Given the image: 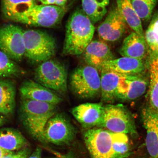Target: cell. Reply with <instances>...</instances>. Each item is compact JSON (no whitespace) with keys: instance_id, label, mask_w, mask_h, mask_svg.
Listing matches in <instances>:
<instances>
[{"instance_id":"cell-1","label":"cell","mask_w":158,"mask_h":158,"mask_svg":"<svg viewBox=\"0 0 158 158\" xmlns=\"http://www.w3.org/2000/svg\"><path fill=\"white\" fill-rule=\"evenodd\" d=\"M84 139L91 158H127L131 154V144L126 134L96 127L85 131Z\"/></svg>"},{"instance_id":"cell-2","label":"cell","mask_w":158,"mask_h":158,"mask_svg":"<svg viewBox=\"0 0 158 158\" xmlns=\"http://www.w3.org/2000/svg\"><path fill=\"white\" fill-rule=\"evenodd\" d=\"M94 24L80 9L74 11L68 19L62 53L65 55H79L92 41Z\"/></svg>"},{"instance_id":"cell-3","label":"cell","mask_w":158,"mask_h":158,"mask_svg":"<svg viewBox=\"0 0 158 158\" xmlns=\"http://www.w3.org/2000/svg\"><path fill=\"white\" fill-rule=\"evenodd\" d=\"M56 106L22 99L19 109L20 118L26 129L35 139L43 142L45 126L50 118L56 114Z\"/></svg>"},{"instance_id":"cell-4","label":"cell","mask_w":158,"mask_h":158,"mask_svg":"<svg viewBox=\"0 0 158 158\" xmlns=\"http://www.w3.org/2000/svg\"><path fill=\"white\" fill-rule=\"evenodd\" d=\"M25 56L33 63H40L52 58L56 52L55 39L48 33L38 30L23 31Z\"/></svg>"},{"instance_id":"cell-5","label":"cell","mask_w":158,"mask_h":158,"mask_svg":"<svg viewBox=\"0 0 158 158\" xmlns=\"http://www.w3.org/2000/svg\"><path fill=\"white\" fill-rule=\"evenodd\" d=\"M98 72L88 65L75 69L70 78V86L74 94L83 99L94 98L100 94L101 78Z\"/></svg>"},{"instance_id":"cell-6","label":"cell","mask_w":158,"mask_h":158,"mask_svg":"<svg viewBox=\"0 0 158 158\" xmlns=\"http://www.w3.org/2000/svg\"><path fill=\"white\" fill-rule=\"evenodd\" d=\"M115 133L135 135L137 134L132 114L123 105H104L103 115L99 127Z\"/></svg>"},{"instance_id":"cell-7","label":"cell","mask_w":158,"mask_h":158,"mask_svg":"<svg viewBox=\"0 0 158 158\" xmlns=\"http://www.w3.org/2000/svg\"><path fill=\"white\" fill-rule=\"evenodd\" d=\"M67 70L64 65L51 59L41 63L34 73L35 82L61 94L67 91Z\"/></svg>"},{"instance_id":"cell-8","label":"cell","mask_w":158,"mask_h":158,"mask_svg":"<svg viewBox=\"0 0 158 158\" xmlns=\"http://www.w3.org/2000/svg\"><path fill=\"white\" fill-rule=\"evenodd\" d=\"M66 11L64 6L37 5L13 21L31 26L50 28L60 23Z\"/></svg>"},{"instance_id":"cell-9","label":"cell","mask_w":158,"mask_h":158,"mask_svg":"<svg viewBox=\"0 0 158 158\" xmlns=\"http://www.w3.org/2000/svg\"><path fill=\"white\" fill-rule=\"evenodd\" d=\"M76 135V129L68 118L64 114H55L45 126L43 142L58 146L68 145Z\"/></svg>"},{"instance_id":"cell-10","label":"cell","mask_w":158,"mask_h":158,"mask_svg":"<svg viewBox=\"0 0 158 158\" xmlns=\"http://www.w3.org/2000/svg\"><path fill=\"white\" fill-rule=\"evenodd\" d=\"M23 30L17 25L5 24L0 27V49L9 58L19 62L25 56Z\"/></svg>"},{"instance_id":"cell-11","label":"cell","mask_w":158,"mask_h":158,"mask_svg":"<svg viewBox=\"0 0 158 158\" xmlns=\"http://www.w3.org/2000/svg\"><path fill=\"white\" fill-rule=\"evenodd\" d=\"M127 26L117 7H114L110 10L105 19L99 26V36L102 40L114 42L123 36Z\"/></svg>"},{"instance_id":"cell-12","label":"cell","mask_w":158,"mask_h":158,"mask_svg":"<svg viewBox=\"0 0 158 158\" xmlns=\"http://www.w3.org/2000/svg\"><path fill=\"white\" fill-rule=\"evenodd\" d=\"M148 86L147 79L141 74L123 75L118 83L116 99L135 100L145 94Z\"/></svg>"},{"instance_id":"cell-13","label":"cell","mask_w":158,"mask_h":158,"mask_svg":"<svg viewBox=\"0 0 158 158\" xmlns=\"http://www.w3.org/2000/svg\"><path fill=\"white\" fill-rule=\"evenodd\" d=\"M104 105L101 103H87L79 105L71 110L77 121L83 127H99L102 121Z\"/></svg>"},{"instance_id":"cell-14","label":"cell","mask_w":158,"mask_h":158,"mask_svg":"<svg viewBox=\"0 0 158 158\" xmlns=\"http://www.w3.org/2000/svg\"><path fill=\"white\" fill-rule=\"evenodd\" d=\"M52 91L31 80L25 81L19 89L22 99L57 105L62 102V99Z\"/></svg>"},{"instance_id":"cell-15","label":"cell","mask_w":158,"mask_h":158,"mask_svg":"<svg viewBox=\"0 0 158 158\" xmlns=\"http://www.w3.org/2000/svg\"><path fill=\"white\" fill-rule=\"evenodd\" d=\"M142 119L147 131L145 144L150 158H158V114L149 107L144 109Z\"/></svg>"},{"instance_id":"cell-16","label":"cell","mask_w":158,"mask_h":158,"mask_svg":"<svg viewBox=\"0 0 158 158\" xmlns=\"http://www.w3.org/2000/svg\"><path fill=\"white\" fill-rule=\"evenodd\" d=\"M83 54L86 64L100 72L105 62L114 59L109 47L104 41H101L92 40Z\"/></svg>"},{"instance_id":"cell-17","label":"cell","mask_w":158,"mask_h":158,"mask_svg":"<svg viewBox=\"0 0 158 158\" xmlns=\"http://www.w3.org/2000/svg\"><path fill=\"white\" fill-rule=\"evenodd\" d=\"M146 66L143 60L122 57L105 62L102 70L104 69L124 75L138 74L143 73Z\"/></svg>"},{"instance_id":"cell-18","label":"cell","mask_w":158,"mask_h":158,"mask_svg":"<svg viewBox=\"0 0 158 158\" xmlns=\"http://www.w3.org/2000/svg\"><path fill=\"white\" fill-rule=\"evenodd\" d=\"M148 51L145 37L133 31L124 40L119 53L122 57L143 60L147 58Z\"/></svg>"},{"instance_id":"cell-19","label":"cell","mask_w":158,"mask_h":158,"mask_svg":"<svg viewBox=\"0 0 158 158\" xmlns=\"http://www.w3.org/2000/svg\"><path fill=\"white\" fill-rule=\"evenodd\" d=\"M100 72L101 101L102 102L110 104L116 100L118 83L123 75L104 69Z\"/></svg>"},{"instance_id":"cell-20","label":"cell","mask_w":158,"mask_h":158,"mask_svg":"<svg viewBox=\"0 0 158 158\" xmlns=\"http://www.w3.org/2000/svg\"><path fill=\"white\" fill-rule=\"evenodd\" d=\"M28 141L18 130L12 128L0 129V147L10 152L27 147Z\"/></svg>"},{"instance_id":"cell-21","label":"cell","mask_w":158,"mask_h":158,"mask_svg":"<svg viewBox=\"0 0 158 158\" xmlns=\"http://www.w3.org/2000/svg\"><path fill=\"white\" fill-rule=\"evenodd\" d=\"M16 90L14 83L8 80H0V114L8 115L14 111Z\"/></svg>"},{"instance_id":"cell-22","label":"cell","mask_w":158,"mask_h":158,"mask_svg":"<svg viewBox=\"0 0 158 158\" xmlns=\"http://www.w3.org/2000/svg\"><path fill=\"white\" fill-rule=\"evenodd\" d=\"M36 5L37 0H1L2 15L12 21Z\"/></svg>"},{"instance_id":"cell-23","label":"cell","mask_w":158,"mask_h":158,"mask_svg":"<svg viewBox=\"0 0 158 158\" xmlns=\"http://www.w3.org/2000/svg\"><path fill=\"white\" fill-rule=\"evenodd\" d=\"M149 72V107L158 114V55H148Z\"/></svg>"},{"instance_id":"cell-24","label":"cell","mask_w":158,"mask_h":158,"mask_svg":"<svg viewBox=\"0 0 158 158\" xmlns=\"http://www.w3.org/2000/svg\"><path fill=\"white\" fill-rule=\"evenodd\" d=\"M117 7L127 25L141 36L145 37L141 20L136 13L130 0H116Z\"/></svg>"},{"instance_id":"cell-25","label":"cell","mask_w":158,"mask_h":158,"mask_svg":"<svg viewBox=\"0 0 158 158\" xmlns=\"http://www.w3.org/2000/svg\"><path fill=\"white\" fill-rule=\"evenodd\" d=\"M23 73V70L15 61L0 50V78L17 77Z\"/></svg>"},{"instance_id":"cell-26","label":"cell","mask_w":158,"mask_h":158,"mask_svg":"<svg viewBox=\"0 0 158 158\" xmlns=\"http://www.w3.org/2000/svg\"><path fill=\"white\" fill-rule=\"evenodd\" d=\"M144 35L148 47V52L158 55V12L152 17Z\"/></svg>"},{"instance_id":"cell-27","label":"cell","mask_w":158,"mask_h":158,"mask_svg":"<svg viewBox=\"0 0 158 158\" xmlns=\"http://www.w3.org/2000/svg\"><path fill=\"white\" fill-rule=\"evenodd\" d=\"M82 5L83 11L93 24L101 20L107 13L106 7L95 0H82Z\"/></svg>"},{"instance_id":"cell-28","label":"cell","mask_w":158,"mask_h":158,"mask_svg":"<svg viewBox=\"0 0 158 158\" xmlns=\"http://www.w3.org/2000/svg\"><path fill=\"white\" fill-rule=\"evenodd\" d=\"M130 1L141 20L147 21L151 19L157 0H130Z\"/></svg>"},{"instance_id":"cell-29","label":"cell","mask_w":158,"mask_h":158,"mask_svg":"<svg viewBox=\"0 0 158 158\" xmlns=\"http://www.w3.org/2000/svg\"><path fill=\"white\" fill-rule=\"evenodd\" d=\"M30 154V149L26 147L16 152H11L2 158H28Z\"/></svg>"},{"instance_id":"cell-30","label":"cell","mask_w":158,"mask_h":158,"mask_svg":"<svg viewBox=\"0 0 158 158\" xmlns=\"http://www.w3.org/2000/svg\"><path fill=\"white\" fill-rule=\"evenodd\" d=\"M42 149L39 147H37L35 151L28 158H41Z\"/></svg>"},{"instance_id":"cell-31","label":"cell","mask_w":158,"mask_h":158,"mask_svg":"<svg viewBox=\"0 0 158 158\" xmlns=\"http://www.w3.org/2000/svg\"><path fill=\"white\" fill-rule=\"evenodd\" d=\"M43 5H55L56 0H39Z\"/></svg>"},{"instance_id":"cell-32","label":"cell","mask_w":158,"mask_h":158,"mask_svg":"<svg viewBox=\"0 0 158 158\" xmlns=\"http://www.w3.org/2000/svg\"><path fill=\"white\" fill-rule=\"evenodd\" d=\"M97 3L101 5L106 7L109 3L110 0H95Z\"/></svg>"},{"instance_id":"cell-33","label":"cell","mask_w":158,"mask_h":158,"mask_svg":"<svg viewBox=\"0 0 158 158\" xmlns=\"http://www.w3.org/2000/svg\"><path fill=\"white\" fill-rule=\"evenodd\" d=\"M11 152L6 151L0 147V158H2L5 156L7 155Z\"/></svg>"},{"instance_id":"cell-34","label":"cell","mask_w":158,"mask_h":158,"mask_svg":"<svg viewBox=\"0 0 158 158\" xmlns=\"http://www.w3.org/2000/svg\"><path fill=\"white\" fill-rule=\"evenodd\" d=\"M50 158H76L71 153H68L65 154V155H62L59 156L58 157H54Z\"/></svg>"},{"instance_id":"cell-35","label":"cell","mask_w":158,"mask_h":158,"mask_svg":"<svg viewBox=\"0 0 158 158\" xmlns=\"http://www.w3.org/2000/svg\"><path fill=\"white\" fill-rule=\"evenodd\" d=\"M5 121L6 119L4 116L3 115V114H0V127L4 124Z\"/></svg>"}]
</instances>
